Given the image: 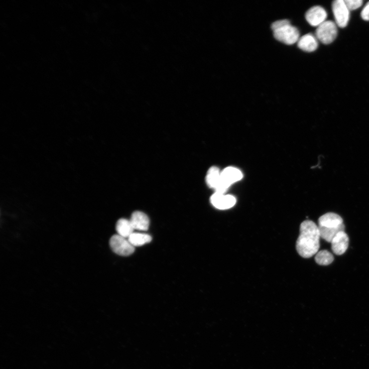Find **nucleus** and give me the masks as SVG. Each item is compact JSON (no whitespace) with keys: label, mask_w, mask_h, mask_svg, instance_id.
Masks as SVG:
<instances>
[{"label":"nucleus","mask_w":369,"mask_h":369,"mask_svg":"<svg viewBox=\"0 0 369 369\" xmlns=\"http://www.w3.org/2000/svg\"><path fill=\"white\" fill-rule=\"evenodd\" d=\"M305 17L307 22L311 26L318 27L326 21L327 14L324 8L317 6L309 10Z\"/></svg>","instance_id":"1a4fd4ad"},{"label":"nucleus","mask_w":369,"mask_h":369,"mask_svg":"<svg viewBox=\"0 0 369 369\" xmlns=\"http://www.w3.org/2000/svg\"><path fill=\"white\" fill-rule=\"evenodd\" d=\"M349 241L348 235L344 231L338 232L331 242L333 253L337 256L345 253L348 248Z\"/></svg>","instance_id":"6e6552de"},{"label":"nucleus","mask_w":369,"mask_h":369,"mask_svg":"<svg viewBox=\"0 0 369 369\" xmlns=\"http://www.w3.org/2000/svg\"><path fill=\"white\" fill-rule=\"evenodd\" d=\"M320 235L318 226L313 221L307 220L301 224L300 234L297 241L298 254L304 258H310L318 252Z\"/></svg>","instance_id":"f257e3e1"},{"label":"nucleus","mask_w":369,"mask_h":369,"mask_svg":"<svg viewBox=\"0 0 369 369\" xmlns=\"http://www.w3.org/2000/svg\"><path fill=\"white\" fill-rule=\"evenodd\" d=\"M109 244L112 251L119 256H129L135 252V247L129 240L118 234L111 237Z\"/></svg>","instance_id":"39448f33"},{"label":"nucleus","mask_w":369,"mask_h":369,"mask_svg":"<svg viewBox=\"0 0 369 369\" xmlns=\"http://www.w3.org/2000/svg\"><path fill=\"white\" fill-rule=\"evenodd\" d=\"M332 10L337 26L345 28L350 19V10L343 0H336L332 5Z\"/></svg>","instance_id":"423d86ee"},{"label":"nucleus","mask_w":369,"mask_h":369,"mask_svg":"<svg viewBox=\"0 0 369 369\" xmlns=\"http://www.w3.org/2000/svg\"><path fill=\"white\" fill-rule=\"evenodd\" d=\"M350 11L355 10L359 8L362 5V0H345L344 1Z\"/></svg>","instance_id":"f3484780"},{"label":"nucleus","mask_w":369,"mask_h":369,"mask_svg":"<svg viewBox=\"0 0 369 369\" xmlns=\"http://www.w3.org/2000/svg\"><path fill=\"white\" fill-rule=\"evenodd\" d=\"M210 202L216 208L225 210L233 207L236 203V199L232 195L215 192L211 196Z\"/></svg>","instance_id":"0eeeda50"},{"label":"nucleus","mask_w":369,"mask_h":369,"mask_svg":"<svg viewBox=\"0 0 369 369\" xmlns=\"http://www.w3.org/2000/svg\"><path fill=\"white\" fill-rule=\"evenodd\" d=\"M130 221L134 230L146 231L149 228L150 223L149 217L142 212H134Z\"/></svg>","instance_id":"9b49d317"},{"label":"nucleus","mask_w":369,"mask_h":369,"mask_svg":"<svg viewBox=\"0 0 369 369\" xmlns=\"http://www.w3.org/2000/svg\"><path fill=\"white\" fill-rule=\"evenodd\" d=\"M242 178L241 172L233 167H228L221 172V182L228 188Z\"/></svg>","instance_id":"9d476101"},{"label":"nucleus","mask_w":369,"mask_h":369,"mask_svg":"<svg viewBox=\"0 0 369 369\" xmlns=\"http://www.w3.org/2000/svg\"><path fill=\"white\" fill-rule=\"evenodd\" d=\"M298 45L302 51L310 53L316 50L318 42L317 38L313 35L309 34L300 38Z\"/></svg>","instance_id":"f8f14e48"},{"label":"nucleus","mask_w":369,"mask_h":369,"mask_svg":"<svg viewBox=\"0 0 369 369\" xmlns=\"http://www.w3.org/2000/svg\"><path fill=\"white\" fill-rule=\"evenodd\" d=\"M206 182L208 186L215 190L221 183V172L218 168L213 166L207 172Z\"/></svg>","instance_id":"ddd939ff"},{"label":"nucleus","mask_w":369,"mask_h":369,"mask_svg":"<svg viewBox=\"0 0 369 369\" xmlns=\"http://www.w3.org/2000/svg\"><path fill=\"white\" fill-rule=\"evenodd\" d=\"M321 238L331 242L339 232L344 231L342 218L334 213H327L320 217L318 226Z\"/></svg>","instance_id":"f03ea898"},{"label":"nucleus","mask_w":369,"mask_h":369,"mask_svg":"<svg viewBox=\"0 0 369 369\" xmlns=\"http://www.w3.org/2000/svg\"><path fill=\"white\" fill-rule=\"evenodd\" d=\"M116 230L118 235L127 238L134 233V229L130 220L120 218L117 221Z\"/></svg>","instance_id":"4468645a"},{"label":"nucleus","mask_w":369,"mask_h":369,"mask_svg":"<svg viewBox=\"0 0 369 369\" xmlns=\"http://www.w3.org/2000/svg\"><path fill=\"white\" fill-rule=\"evenodd\" d=\"M128 240L135 247V246H141L150 242L152 240V237L151 235L145 233L134 232L128 238Z\"/></svg>","instance_id":"2eb2a0df"},{"label":"nucleus","mask_w":369,"mask_h":369,"mask_svg":"<svg viewBox=\"0 0 369 369\" xmlns=\"http://www.w3.org/2000/svg\"><path fill=\"white\" fill-rule=\"evenodd\" d=\"M315 262L320 265L327 266L334 261V257L329 252L324 250L318 252L315 258Z\"/></svg>","instance_id":"dca6fc26"},{"label":"nucleus","mask_w":369,"mask_h":369,"mask_svg":"<svg viewBox=\"0 0 369 369\" xmlns=\"http://www.w3.org/2000/svg\"><path fill=\"white\" fill-rule=\"evenodd\" d=\"M317 39L325 44L333 42L337 35L336 24L331 21H326L320 25L316 31Z\"/></svg>","instance_id":"20e7f679"},{"label":"nucleus","mask_w":369,"mask_h":369,"mask_svg":"<svg viewBox=\"0 0 369 369\" xmlns=\"http://www.w3.org/2000/svg\"><path fill=\"white\" fill-rule=\"evenodd\" d=\"M361 17L365 21H369V2H368L363 9Z\"/></svg>","instance_id":"a211bd4d"},{"label":"nucleus","mask_w":369,"mask_h":369,"mask_svg":"<svg viewBox=\"0 0 369 369\" xmlns=\"http://www.w3.org/2000/svg\"><path fill=\"white\" fill-rule=\"evenodd\" d=\"M275 38L287 45H292L300 39L298 29L291 26L288 20H282L275 22L272 26Z\"/></svg>","instance_id":"7ed1b4c3"}]
</instances>
